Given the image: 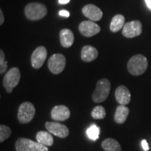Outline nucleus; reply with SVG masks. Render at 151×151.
I'll list each match as a JSON object with an SVG mask.
<instances>
[{
    "label": "nucleus",
    "mask_w": 151,
    "mask_h": 151,
    "mask_svg": "<svg viewBox=\"0 0 151 151\" xmlns=\"http://www.w3.org/2000/svg\"><path fill=\"white\" fill-rule=\"evenodd\" d=\"M148 66L147 58L143 55H136L130 58L127 63V69L132 75L140 76L146 71Z\"/></svg>",
    "instance_id": "f257e3e1"
},
{
    "label": "nucleus",
    "mask_w": 151,
    "mask_h": 151,
    "mask_svg": "<svg viewBox=\"0 0 151 151\" xmlns=\"http://www.w3.org/2000/svg\"><path fill=\"white\" fill-rule=\"evenodd\" d=\"M111 90V82L107 78L98 81L92 98L94 103H101L107 99Z\"/></svg>",
    "instance_id": "f03ea898"
},
{
    "label": "nucleus",
    "mask_w": 151,
    "mask_h": 151,
    "mask_svg": "<svg viewBox=\"0 0 151 151\" xmlns=\"http://www.w3.org/2000/svg\"><path fill=\"white\" fill-rule=\"evenodd\" d=\"M46 6L40 3H29L24 8L25 16L30 20H38L44 18L47 14Z\"/></svg>",
    "instance_id": "7ed1b4c3"
},
{
    "label": "nucleus",
    "mask_w": 151,
    "mask_h": 151,
    "mask_svg": "<svg viewBox=\"0 0 151 151\" xmlns=\"http://www.w3.org/2000/svg\"><path fill=\"white\" fill-rule=\"evenodd\" d=\"M16 151H49L48 147L27 138H19L16 141Z\"/></svg>",
    "instance_id": "20e7f679"
},
{
    "label": "nucleus",
    "mask_w": 151,
    "mask_h": 151,
    "mask_svg": "<svg viewBox=\"0 0 151 151\" xmlns=\"http://www.w3.org/2000/svg\"><path fill=\"white\" fill-rule=\"evenodd\" d=\"M36 109L32 103L29 101L22 103L18 108V119L20 123H29L35 116Z\"/></svg>",
    "instance_id": "39448f33"
},
{
    "label": "nucleus",
    "mask_w": 151,
    "mask_h": 151,
    "mask_svg": "<svg viewBox=\"0 0 151 151\" xmlns=\"http://www.w3.org/2000/svg\"><path fill=\"white\" fill-rule=\"evenodd\" d=\"M20 80V71L18 68L13 67L6 73L3 79V86L8 93H11L13 89L18 86Z\"/></svg>",
    "instance_id": "423d86ee"
},
{
    "label": "nucleus",
    "mask_w": 151,
    "mask_h": 151,
    "mask_svg": "<svg viewBox=\"0 0 151 151\" xmlns=\"http://www.w3.org/2000/svg\"><path fill=\"white\" fill-rule=\"evenodd\" d=\"M66 66V58L61 53L54 54L49 58L48 67L49 70L54 74H59L65 69Z\"/></svg>",
    "instance_id": "0eeeda50"
},
{
    "label": "nucleus",
    "mask_w": 151,
    "mask_h": 151,
    "mask_svg": "<svg viewBox=\"0 0 151 151\" xmlns=\"http://www.w3.org/2000/svg\"><path fill=\"white\" fill-rule=\"evenodd\" d=\"M45 126L48 132L58 137L64 139L69 134V130L67 126L58 122H46Z\"/></svg>",
    "instance_id": "6e6552de"
},
{
    "label": "nucleus",
    "mask_w": 151,
    "mask_h": 151,
    "mask_svg": "<svg viewBox=\"0 0 151 151\" xmlns=\"http://www.w3.org/2000/svg\"><path fill=\"white\" fill-rule=\"evenodd\" d=\"M46 48L44 46H39L34 50L31 57V64L33 68L36 69H40L42 67L47 58Z\"/></svg>",
    "instance_id": "1a4fd4ad"
},
{
    "label": "nucleus",
    "mask_w": 151,
    "mask_h": 151,
    "mask_svg": "<svg viewBox=\"0 0 151 151\" xmlns=\"http://www.w3.org/2000/svg\"><path fill=\"white\" fill-rule=\"evenodd\" d=\"M142 32V24L139 20L128 22L122 28V35L127 38L138 37Z\"/></svg>",
    "instance_id": "9d476101"
},
{
    "label": "nucleus",
    "mask_w": 151,
    "mask_h": 151,
    "mask_svg": "<svg viewBox=\"0 0 151 151\" xmlns=\"http://www.w3.org/2000/svg\"><path fill=\"white\" fill-rule=\"evenodd\" d=\"M81 35L86 37H91L97 35L100 32V27L92 20L81 22L78 27Z\"/></svg>",
    "instance_id": "9b49d317"
},
{
    "label": "nucleus",
    "mask_w": 151,
    "mask_h": 151,
    "mask_svg": "<svg viewBox=\"0 0 151 151\" xmlns=\"http://www.w3.org/2000/svg\"><path fill=\"white\" fill-rule=\"evenodd\" d=\"M51 118L55 121H65L71 116V112L69 108L65 105H58L52 109Z\"/></svg>",
    "instance_id": "f8f14e48"
},
{
    "label": "nucleus",
    "mask_w": 151,
    "mask_h": 151,
    "mask_svg": "<svg viewBox=\"0 0 151 151\" xmlns=\"http://www.w3.org/2000/svg\"><path fill=\"white\" fill-rule=\"evenodd\" d=\"M85 16L92 21H99L103 16V13L99 7L94 4H87L82 9Z\"/></svg>",
    "instance_id": "ddd939ff"
},
{
    "label": "nucleus",
    "mask_w": 151,
    "mask_h": 151,
    "mask_svg": "<svg viewBox=\"0 0 151 151\" xmlns=\"http://www.w3.org/2000/svg\"><path fill=\"white\" fill-rule=\"evenodd\" d=\"M116 99L120 105L126 106L131 101V94L127 87L124 86H118L115 92Z\"/></svg>",
    "instance_id": "4468645a"
},
{
    "label": "nucleus",
    "mask_w": 151,
    "mask_h": 151,
    "mask_svg": "<svg viewBox=\"0 0 151 151\" xmlns=\"http://www.w3.org/2000/svg\"><path fill=\"white\" fill-rule=\"evenodd\" d=\"M81 57L84 62H92L98 57V50L94 47L87 45L81 50Z\"/></svg>",
    "instance_id": "2eb2a0df"
},
{
    "label": "nucleus",
    "mask_w": 151,
    "mask_h": 151,
    "mask_svg": "<svg viewBox=\"0 0 151 151\" xmlns=\"http://www.w3.org/2000/svg\"><path fill=\"white\" fill-rule=\"evenodd\" d=\"M60 39L62 46L65 48H69L74 41V35L71 29H63L60 32Z\"/></svg>",
    "instance_id": "dca6fc26"
},
{
    "label": "nucleus",
    "mask_w": 151,
    "mask_h": 151,
    "mask_svg": "<svg viewBox=\"0 0 151 151\" xmlns=\"http://www.w3.org/2000/svg\"><path fill=\"white\" fill-rule=\"evenodd\" d=\"M129 109L124 105H119L116 108L114 115L115 122L118 124H122L127 120L129 115Z\"/></svg>",
    "instance_id": "f3484780"
},
{
    "label": "nucleus",
    "mask_w": 151,
    "mask_h": 151,
    "mask_svg": "<svg viewBox=\"0 0 151 151\" xmlns=\"http://www.w3.org/2000/svg\"><path fill=\"white\" fill-rule=\"evenodd\" d=\"M36 139L37 142L41 143L46 146H51L53 145L54 139L52 134L49 132L40 131L36 135Z\"/></svg>",
    "instance_id": "a211bd4d"
},
{
    "label": "nucleus",
    "mask_w": 151,
    "mask_h": 151,
    "mask_svg": "<svg viewBox=\"0 0 151 151\" xmlns=\"http://www.w3.org/2000/svg\"><path fill=\"white\" fill-rule=\"evenodd\" d=\"M101 147L105 151H121L122 147L116 139L108 138L101 142Z\"/></svg>",
    "instance_id": "6ab92c4d"
},
{
    "label": "nucleus",
    "mask_w": 151,
    "mask_h": 151,
    "mask_svg": "<svg viewBox=\"0 0 151 151\" xmlns=\"http://www.w3.org/2000/svg\"><path fill=\"white\" fill-rule=\"evenodd\" d=\"M125 18L122 15L118 14L113 17L110 24V29L113 32H117L123 28Z\"/></svg>",
    "instance_id": "aec40b11"
},
{
    "label": "nucleus",
    "mask_w": 151,
    "mask_h": 151,
    "mask_svg": "<svg viewBox=\"0 0 151 151\" xmlns=\"http://www.w3.org/2000/svg\"><path fill=\"white\" fill-rule=\"evenodd\" d=\"M99 127H97L96 124H93L87 129L86 134L89 139H91V140L95 141L99 138Z\"/></svg>",
    "instance_id": "412c9836"
},
{
    "label": "nucleus",
    "mask_w": 151,
    "mask_h": 151,
    "mask_svg": "<svg viewBox=\"0 0 151 151\" xmlns=\"http://www.w3.org/2000/svg\"><path fill=\"white\" fill-rule=\"evenodd\" d=\"M91 116L94 119H104L106 117V110L102 106H97L92 109Z\"/></svg>",
    "instance_id": "4be33fe9"
},
{
    "label": "nucleus",
    "mask_w": 151,
    "mask_h": 151,
    "mask_svg": "<svg viewBox=\"0 0 151 151\" xmlns=\"http://www.w3.org/2000/svg\"><path fill=\"white\" fill-rule=\"evenodd\" d=\"M11 134V129L8 126L4 124L0 125V141L3 142L10 137Z\"/></svg>",
    "instance_id": "5701e85b"
},
{
    "label": "nucleus",
    "mask_w": 151,
    "mask_h": 151,
    "mask_svg": "<svg viewBox=\"0 0 151 151\" xmlns=\"http://www.w3.org/2000/svg\"><path fill=\"white\" fill-rule=\"evenodd\" d=\"M141 145H142V148L145 151H148L149 149H150L149 148L148 144V143H147L146 139H143V140L141 141Z\"/></svg>",
    "instance_id": "b1692460"
},
{
    "label": "nucleus",
    "mask_w": 151,
    "mask_h": 151,
    "mask_svg": "<svg viewBox=\"0 0 151 151\" xmlns=\"http://www.w3.org/2000/svg\"><path fill=\"white\" fill-rule=\"evenodd\" d=\"M59 15L60 16L66 17V18H67V17L70 16V14H69V11L67 10H61L59 12Z\"/></svg>",
    "instance_id": "393cba45"
},
{
    "label": "nucleus",
    "mask_w": 151,
    "mask_h": 151,
    "mask_svg": "<svg viewBox=\"0 0 151 151\" xmlns=\"http://www.w3.org/2000/svg\"><path fill=\"white\" fill-rule=\"evenodd\" d=\"M4 21V16L3 12L1 9V10H0V24H1V25H2Z\"/></svg>",
    "instance_id": "a878e982"
},
{
    "label": "nucleus",
    "mask_w": 151,
    "mask_h": 151,
    "mask_svg": "<svg viewBox=\"0 0 151 151\" xmlns=\"http://www.w3.org/2000/svg\"><path fill=\"white\" fill-rule=\"evenodd\" d=\"M70 1V0H59L58 1V2L60 4H68Z\"/></svg>",
    "instance_id": "bb28decb"
},
{
    "label": "nucleus",
    "mask_w": 151,
    "mask_h": 151,
    "mask_svg": "<svg viewBox=\"0 0 151 151\" xmlns=\"http://www.w3.org/2000/svg\"><path fill=\"white\" fill-rule=\"evenodd\" d=\"M145 2H146L148 8L151 10V0H145Z\"/></svg>",
    "instance_id": "cd10ccee"
}]
</instances>
